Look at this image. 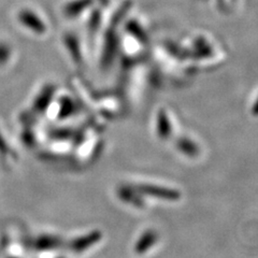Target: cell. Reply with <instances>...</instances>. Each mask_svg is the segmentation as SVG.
<instances>
[{"label": "cell", "mask_w": 258, "mask_h": 258, "mask_svg": "<svg viewBox=\"0 0 258 258\" xmlns=\"http://www.w3.org/2000/svg\"><path fill=\"white\" fill-rule=\"evenodd\" d=\"M20 20L26 27L32 31L38 32V34H42V32L45 31V24L34 12L29 10L22 11L20 13Z\"/></svg>", "instance_id": "1"}, {"label": "cell", "mask_w": 258, "mask_h": 258, "mask_svg": "<svg viewBox=\"0 0 258 258\" xmlns=\"http://www.w3.org/2000/svg\"><path fill=\"white\" fill-rule=\"evenodd\" d=\"M100 238H101V235L99 231H93L92 233H90V235L76 239L70 245L71 249L75 252H82L87 247H90L93 244H95L96 242H98V240Z\"/></svg>", "instance_id": "2"}, {"label": "cell", "mask_w": 258, "mask_h": 258, "mask_svg": "<svg viewBox=\"0 0 258 258\" xmlns=\"http://www.w3.org/2000/svg\"><path fill=\"white\" fill-rule=\"evenodd\" d=\"M91 4L92 0H78V2H74L67 5L64 12L69 16H75L77 14H80L88 6H91Z\"/></svg>", "instance_id": "3"}, {"label": "cell", "mask_w": 258, "mask_h": 258, "mask_svg": "<svg viewBox=\"0 0 258 258\" xmlns=\"http://www.w3.org/2000/svg\"><path fill=\"white\" fill-rule=\"evenodd\" d=\"M60 244L61 242L58 238L51 237V236H43L38 239L36 246L38 249H48V248L58 247Z\"/></svg>", "instance_id": "4"}, {"label": "cell", "mask_w": 258, "mask_h": 258, "mask_svg": "<svg viewBox=\"0 0 258 258\" xmlns=\"http://www.w3.org/2000/svg\"><path fill=\"white\" fill-rule=\"evenodd\" d=\"M66 42H67L68 47L70 48V51H72L71 52L72 57L76 59V61H79L81 59V55H80V50H79V44L77 43L76 38L70 36V37L67 38Z\"/></svg>", "instance_id": "5"}, {"label": "cell", "mask_w": 258, "mask_h": 258, "mask_svg": "<svg viewBox=\"0 0 258 258\" xmlns=\"http://www.w3.org/2000/svg\"><path fill=\"white\" fill-rule=\"evenodd\" d=\"M42 96H40V98L38 99V103L37 106L40 108V109H45L47 107V101L46 99H50L51 97H53V90H51V88H48L47 90V93L46 94H41Z\"/></svg>", "instance_id": "6"}, {"label": "cell", "mask_w": 258, "mask_h": 258, "mask_svg": "<svg viewBox=\"0 0 258 258\" xmlns=\"http://www.w3.org/2000/svg\"><path fill=\"white\" fill-rule=\"evenodd\" d=\"M9 55L10 50L8 48V46L5 44H0V63H4L6 59L9 57Z\"/></svg>", "instance_id": "7"}, {"label": "cell", "mask_w": 258, "mask_h": 258, "mask_svg": "<svg viewBox=\"0 0 258 258\" xmlns=\"http://www.w3.org/2000/svg\"><path fill=\"white\" fill-rule=\"evenodd\" d=\"M6 143L2 139V137H0V151H6Z\"/></svg>", "instance_id": "8"}]
</instances>
